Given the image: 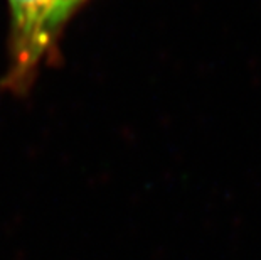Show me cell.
<instances>
[{
    "mask_svg": "<svg viewBox=\"0 0 261 260\" xmlns=\"http://www.w3.org/2000/svg\"><path fill=\"white\" fill-rule=\"evenodd\" d=\"M56 0H7L9 5V66L0 88L25 97L34 86L42 61L47 63L44 31Z\"/></svg>",
    "mask_w": 261,
    "mask_h": 260,
    "instance_id": "6da1fadb",
    "label": "cell"
},
{
    "mask_svg": "<svg viewBox=\"0 0 261 260\" xmlns=\"http://www.w3.org/2000/svg\"><path fill=\"white\" fill-rule=\"evenodd\" d=\"M88 4V0H56L49 14L46 31H44V42L47 51V64H53L54 59L59 58L58 44L69 20Z\"/></svg>",
    "mask_w": 261,
    "mask_h": 260,
    "instance_id": "7a4b0ae2",
    "label": "cell"
}]
</instances>
